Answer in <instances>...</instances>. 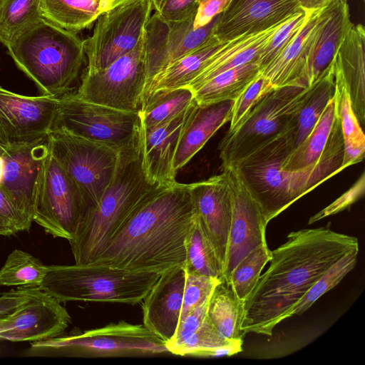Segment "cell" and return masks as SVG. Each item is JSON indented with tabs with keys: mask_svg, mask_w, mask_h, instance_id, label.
<instances>
[{
	"mask_svg": "<svg viewBox=\"0 0 365 365\" xmlns=\"http://www.w3.org/2000/svg\"><path fill=\"white\" fill-rule=\"evenodd\" d=\"M354 250H359L356 237L329 227L290 232L287 241L272 251L268 269L245 300L241 330L272 336L274 328L288 318L294 305L319 277Z\"/></svg>",
	"mask_w": 365,
	"mask_h": 365,
	"instance_id": "cell-1",
	"label": "cell"
},
{
	"mask_svg": "<svg viewBox=\"0 0 365 365\" xmlns=\"http://www.w3.org/2000/svg\"><path fill=\"white\" fill-rule=\"evenodd\" d=\"M195 216L189 184L159 185L92 264L160 275L183 267L185 240Z\"/></svg>",
	"mask_w": 365,
	"mask_h": 365,
	"instance_id": "cell-2",
	"label": "cell"
},
{
	"mask_svg": "<svg viewBox=\"0 0 365 365\" xmlns=\"http://www.w3.org/2000/svg\"><path fill=\"white\" fill-rule=\"evenodd\" d=\"M292 150V138L287 130L232 166L259 206L267 223L343 170L341 165L344 142L337 144L314 165L298 170H282L281 165Z\"/></svg>",
	"mask_w": 365,
	"mask_h": 365,
	"instance_id": "cell-3",
	"label": "cell"
},
{
	"mask_svg": "<svg viewBox=\"0 0 365 365\" xmlns=\"http://www.w3.org/2000/svg\"><path fill=\"white\" fill-rule=\"evenodd\" d=\"M159 185L144 172L139 136L120 151L110 183L68 241L76 264L93 263L140 202Z\"/></svg>",
	"mask_w": 365,
	"mask_h": 365,
	"instance_id": "cell-4",
	"label": "cell"
},
{
	"mask_svg": "<svg viewBox=\"0 0 365 365\" xmlns=\"http://www.w3.org/2000/svg\"><path fill=\"white\" fill-rule=\"evenodd\" d=\"M6 48L41 95L56 98L69 94L86 60L85 40L43 18L20 32Z\"/></svg>",
	"mask_w": 365,
	"mask_h": 365,
	"instance_id": "cell-5",
	"label": "cell"
},
{
	"mask_svg": "<svg viewBox=\"0 0 365 365\" xmlns=\"http://www.w3.org/2000/svg\"><path fill=\"white\" fill-rule=\"evenodd\" d=\"M38 287L60 302H93L135 305L160 274L101 264L50 265Z\"/></svg>",
	"mask_w": 365,
	"mask_h": 365,
	"instance_id": "cell-6",
	"label": "cell"
},
{
	"mask_svg": "<svg viewBox=\"0 0 365 365\" xmlns=\"http://www.w3.org/2000/svg\"><path fill=\"white\" fill-rule=\"evenodd\" d=\"M169 353L165 343L143 324L120 320L104 327L63 336L35 341L29 356H145Z\"/></svg>",
	"mask_w": 365,
	"mask_h": 365,
	"instance_id": "cell-7",
	"label": "cell"
},
{
	"mask_svg": "<svg viewBox=\"0 0 365 365\" xmlns=\"http://www.w3.org/2000/svg\"><path fill=\"white\" fill-rule=\"evenodd\" d=\"M309 86L274 88L249 112L240 127L227 132L218 145L222 168L235 165L261 145L286 131Z\"/></svg>",
	"mask_w": 365,
	"mask_h": 365,
	"instance_id": "cell-8",
	"label": "cell"
},
{
	"mask_svg": "<svg viewBox=\"0 0 365 365\" xmlns=\"http://www.w3.org/2000/svg\"><path fill=\"white\" fill-rule=\"evenodd\" d=\"M71 317L38 287H17L0 296V339L35 341L61 336Z\"/></svg>",
	"mask_w": 365,
	"mask_h": 365,
	"instance_id": "cell-9",
	"label": "cell"
},
{
	"mask_svg": "<svg viewBox=\"0 0 365 365\" xmlns=\"http://www.w3.org/2000/svg\"><path fill=\"white\" fill-rule=\"evenodd\" d=\"M48 135L51 154L80 188L88 212L110 183L120 150L61 129H52Z\"/></svg>",
	"mask_w": 365,
	"mask_h": 365,
	"instance_id": "cell-10",
	"label": "cell"
},
{
	"mask_svg": "<svg viewBox=\"0 0 365 365\" xmlns=\"http://www.w3.org/2000/svg\"><path fill=\"white\" fill-rule=\"evenodd\" d=\"M54 128L121 150L138 140L140 121L138 112L115 109L67 94L60 97Z\"/></svg>",
	"mask_w": 365,
	"mask_h": 365,
	"instance_id": "cell-11",
	"label": "cell"
},
{
	"mask_svg": "<svg viewBox=\"0 0 365 365\" xmlns=\"http://www.w3.org/2000/svg\"><path fill=\"white\" fill-rule=\"evenodd\" d=\"M144 32V31H143ZM147 84L143 34L130 52L104 69H86L74 95L115 109L138 112Z\"/></svg>",
	"mask_w": 365,
	"mask_h": 365,
	"instance_id": "cell-12",
	"label": "cell"
},
{
	"mask_svg": "<svg viewBox=\"0 0 365 365\" xmlns=\"http://www.w3.org/2000/svg\"><path fill=\"white\" fill-rule=\"evenodd\" d=\"M88 211L80 188L50 150L37 189L34 222L53 237L70 241Z\"/></svg>",
	"mask_w": 365,
	"mask_h": 365,
	"instance_id": "cell-13",
	"label": "cell"
},
{
	"mask_svg": "<svg viewBox=\"0 0 365 365\" xmlns=\"http://www.w3.org/2000/svg\"><path fill=\"white\" fill-rule=\"evenodd\" d=\"M153 9V0H128L100 15L91 36L85 40L86 69H104L133 50Z\"/></svg>",
	"mask_w": 365,
	"mask_h": 365,
	"instance_id": "cell-14",
	"label": "cell"
},
{
	"mask_svg": "<svg viewBox=\"0 0 365 365\" xmlns=\"http://www.w3.org/2000/svg\"><path fill=\"white\" fill-rule=\"evenodd\" d=\"M48 134L29 143L6 146L2 155L0 187L18 215L20 231H29L34 222L37 189L50 153Z\"/></svg>",
	"mask_w": 365,
	"mask_h": 365,
	"instance_id": "cell-15",
	"label": "cell"
},
{
	"mask_svg": "<svg viewBox=\"0 0 365 365\" xmlns=\"http://www.w3.org/2000/svg\"><path fill=\"white\" fill-rule=\"evenodd\" d=\"M218 16L209 24L194 28L195 16L178 23H168L156 11L151 14L143 32L146 87L170 63L209 42L213 37L212 30Z\"/></svg>",
	"mask_w": 365,
	"mask_h": 365,
	"instance_id": "cell-16",
	"label": "cell"
},
{
	"mask_svg": "<svg viewBox=\"0 0 365 365\" xmlns=\"http://www.w3.org/2000/svg\"><path fill=\"white\" fill-rule=\"evenodd\" d=\"M60 97L18 94L0 85V144L4 148L47 135L56 120Z\"/></svg>",
	"mask_w": 365,
	"mask_h": 365,
	"instance_id": "cell-17",
	"label": "cell"
},
{
	"mask_svg": "<svg viewBox=\"0 0 365 365\" xmlns=\"http://www.w3.org/2000/svg\"><path fill=\"white\" fill-rule=\"evenodd\" d=\"M227 172L232 190V212L222 281L227 282L237 264L250 252L266 244V222L259 206L235 168Z\"/></svg>",
	"mask_w": 365,
	"mask_h": 365,
	"instance_id": "cell-18",
	"label": "cell"
},
{
	"mask_svg": "<svg viewBox=\"0 0 365 365\" xmlns=\"http://www.w3.org/2000/svg\"><path fill=\"white\" fill-rule=\"evenodd\" d=\"M195 212L222 267L225 263L232 220V190L226 170L190 183Z\"/></svg>",
	"mask_w": 365,
	"mask_h": 365,
	"instance_id": "cell-19",
	"label": "cell"
},
{
	"mask_svg": "<svg viewBox=\"0 0 365 365\" xmlns=\"http://www.w3.org/2000/svg\"><path fill=\"white\" fill-rule=\"evenodd\" d=\"M298 0H234L219 14L212 36L223 43L264 31L303 12Z\"/></svg>",
	"mask_w": 365,
	"mask_h": 365,
	"instance_id": "cell-20",
	"label": "cell"
},
{
	"mask_svg": "<svg viewBox=\"0 0 365 365\" xmlns=\"http://www.w3.org/2000/svg\"><path fill=\"white\" fill-rule=\"evenodd\" d=\"M196 103L195 100L177 116L154 128L144 129L140 125L143 168L151 182L170 185L176 181L177 173L173 169L175 151L182 130Z\"/></svg>",
	"mask_w": 365,
	"mask_h": 365,
	"instance_id": "cell-21",
	"label": "cell"
},
{
	"mask_svg": "<svg viewBox=\"0 0 365 365\" xmlns=\"http://www.w3.org/2000/svg\"><path fill=\"white\" fill-rule=\"evenodd\" d=\"M185 280L183 267L162 274L140 302L143 326L165 343L173 339L178 329Z\"/></svg>",
	"mask_w": 365,
	"mask_h": 365,
	"instance_id": "cell-22",
	"label": "cell"
},
{
	"mask_svg": "<svg viewBox=\"0 0 365 365\" xmlns=\"http://www.w3.org/2000/svg\"><path fill=\"white\" fill-rule=\"evenodd\" d=\"M353 25L347 0H336L322 9L302 75L306 86H310L330 64Z\"/></svg>",
	"mask_w": 365,
	"mask_h": 365,
	"instance_id": "cell-23",
	"label": "cell"
},
{
	"mask_svg": "<svg viewBox=\"0 0 365 365\" xmlns=\"http://www.w3.org/2000/svg\"><path fill=\"white\" fill-rule=\"evenodd\" d=\"M233 101L200 105L197 102L180 135L175 151L173 169L185 165L226 123L230 122Z\"/></svg>",
	"mask_w": 365,
	"mask_h": 365,
	"instance_id": "cell-24",
	"label": "cell"
},
{
	"mask_svg": "<svg viewBox=\"0 0 365 365\" xmlns=\"http://www.w3.org/2000/svg\"><path fill=\"white\" fill-rule=\"evenodd\" d=\"M286 21L264 31L243 34L222 43L207 59L201 70L187 87L193 91L227 70L256 62L258 56L271 36Z\"/></svg>",
	"mask_w": 365,
	"mask_h": 365,
	"instance_id": "cell-25",
	"label": "cell"
},
{
	"mask_svg": "<svg viewBox=\"0 0 365 365\" xmlns=\"http://www.w3.org/2000/svg\"><path fill=\"white\" fill-rule=\"evenodd\" d=\"M350 94L354 112L362 125L365 123V29L353 25L339 45L333 59Z\"/></svg>",
	"mask_w": 365,
	"mask_h": 365,
	"instance_id": "cell-26",
	"label": "cell"
},
{
	"mask_svg": "<svg viewBox=\"0 0 365 365\" xmlns=\"http://www.w3.org/2000/svg\"><path fill=\"white\" fill-rule=\"evenodd\" d=\"M344 141L336 112L334 96L307 138L284 159V170H298L317 163L325 154Z\"/></svg>",
	"mask_w": 365,
	"mask_h": 365,
	"instance_id": "cell-27",
	"label": "cell"
},
{
	"mask_svg": "<svg viewBox=\"0 0 365 365\" xmlns=\"http://www.w3.org/2000/svg\"><path fill=\"white\" fill-rule=\"evenodd\" d=\"M321 10L306 11V22L298 34L279 56L260 71L274 88L292 85L305 86L302 75Z\"/></svg>",
	"mask_w": 365,
	"mask_h": 365,
	"instance_id": "cell-28",
	"label": "cell"
},
{
	"mask_svg": "<svg viewBox=\"0 0 365 365\" xmlns=\"http://www.w3.org/2000/svg\"><path fill=\"white\" fill-rule=\"evenodd\" d=\"M335 91L333 62L309 86L308 92L293 116L287 131L292 138V150L309 134ZM291 151V152H292Z\"/></svg>",
	"mask_w": 365,
	"mask_h": 365,
	"instance_id": "cell-29",
	"label": "cell"
},
{
	"mask_svg": "<svg viewBox=\"0 0 365 365\" xmlns=\"http://www.w3.org/2000/svg\"><path fill=\"white\" fill-rule=\"evenodd\" d=\"M40 8L43 19L77 34L91 27L109 5L108 0H41Z\"/></svg>",
	"mask_w": 365,
	"mask_h": 365,
	"instance_id": "cell-30",
	"label": "cell"
},
{
	"mask_svg": "<svg viewBox=\"0 0 365 365\" xmlns=\"http://www.w3.org/2000/svg\"><path fill=\"white\" fill-rule=\"evenodd\" d=\"M195 101L194 94L188 87L146 91L138 111L141 127L150 129L170 120Z\"/></svg>",
	"mask_w": 365,
	"mask_h": 365,
	"instance_id": "cell-31",
	"label": "cell"
},
{
	"mask_svg": "<svg viewBox=\"0 0 365 365\" xmlns=\"http://www.w3.org/2000/svg\"><path fill=\"white\" fill-rule=\"evenodd\" d=\"M260 74L256 62L227 70L192 91L198 104L234 101Z\"/></svg>",
	"mask_w": 365,
	"mask_h": 365,
	"instance_id": "cell-32",
	"label": "cell"
},
{
	"mask_svg": "<svg viewBox=\"0 0 365 365\" xmlns=\"http://www.w3.org/2000/svg\"><path fill=\"white\" fill-rule=\"evenodd\" d=\"M243 312L244 303L225 282L218 283L210 294L206 317L219 334L228 340H242Z\"/></svg>",
	"mask_w": 365,
	"mask_h": 365,
	"instance_id": "cell-33",
	"label": "cell"
},
{
	"mask_svg": "<svg viewBox=\"0 0 365 365\" xmlns=\"http://www.w3.org/2000/svg\"><path fill=\"white\" fill-rule=\"evenodd\" d=\"M221 43L213 36L204 46L170 63L151 80L144 93L187 87Z\"/></svg>",
	"mask_w": 365,
	"mask_h": 365,
	"instance_id": "cell-34",
	"label": "cell"
},
{
	"mask_svg": "<svg viewBox=\"0 0 365 365\" xmlns=\"http://www.w3.org/2000/svg\"><path fill=\"white\" fill-rule=\"evenodd\" d=\"M242 340L222 337L205 317L202 325L182 342L166 346L170 354L178 356H231L242 351Z\"/></svg>",
	"mask_w": 365,
	"mask_h": 365,
	"instance_id": "cell-35",
	"label": "cell"
},
{
	"mask_svg": "<svg viewBox=\"0 0 365 365\" xmlns=\"http://www.w3.org/2000/svg\"><path fill=\"white\" fill-rule=\"evenodd\" d=\"M185 245L186 258L183 268L186 273L222 280V267L197 214Z\"/></svg>",
	"mask_w": 365,
	"mask_h": 365,
	"instance_id": "cell-36",
	"label": "cell"
},
{
	"mask_svg": "<svg viewBox=\"0 0 365 365\" xmlns=\"http://www.w3.org/2000/svg\"><path fill=\"white\" fill-rule=\"evenodd\" d=\"M48 267L29 252L14 250L0 269V285L39 287Z\"/></svg>",
	"mask_w": 365,
	"mask_h": 365,
	"instance_id": "cell-37",
	"label": "cell"
},
{
	"mask_svg": "<svg viewBox=\"0 0 365 365\" xmlns=\"http://www.w3.org/2000/svg\"><path fill=\"white\" fill-rule=\"evenodd\" d=\"M41 0H0V42L6 47L25 29L42 19Z\"/></svg>",
	"mask_w": 365,
	"mask_h": 365,
	"instance_id": "cell-38",
	"label": "cell"
},
{
	"mask_svg": "<svg viewBox=\"0 0 365 365\" xmlns=\"http://www.w3.org/2000/svg\"><path fill=\"white\" fill-rule=\"evenodd\" d=\"M272 258V250L263 244L246 255L231 272L226 284L242 303L248 298L261 275V272Z\"/></svg>",
	"mask_w": 365,
	"mask_h": 365,
	"instance_id": "cell-39",
	"label": "cell"
},
{
	"mask_svg": "<svg viewBox=\"0 0 365 365\" xmlns=\"http://www.w3.org/2000/svg\"><path fill=\"white\" fill-rule=\"evenodd\" d=\"M359 250L350 251L334 262L294 305L288 318L301 315L328 291L336 286L356 266Z\"/></svg>",
	"mask_w": 365,
	"mask_h": 365,
	"instance_id": "cell-40",
	"label": "cell"
},
{
	"mask_svg": "<svg viewBox=\"0 0 365 365\" xmlns=\"http://www.w3.org/2000/svg\"><path fill=\"white\" fill-rule=\"evenodd\" d=\"M334 103L343 133L344 146L365 147V135L354 112L347 85L340 71L334 67Z\"/></svg>",
	"mask_w": 365,
	"mask_h": 365,
	"instance_id": "cell-41",
	"label": "cell"
},
{
	"mask_svg": "<svg viewBox=\"0 0 365 365\" xmlns=\"http://www.w3.org/2000/svg\"><path fill=\"white\" fill-rule=\"evenodd\" d=\"M306 19V11L298 13L273 34L256 61L260 71L283 52L303 27Z\"/></svg>",
	"mask_w": 365,
	"mask_h": 365,
	"instance_id": "cell-42",
	"label": "cell"
},
{
	"mask_svg": "<svg viewBox=\"0 0 365 365\" xmlns=\"http://www.w3.org/2000/svg\"><path fill=\"white\" fill-rule=\"evenodd\" d=\"M273 89L269 81L260 73L233 101L230 127L227 132L236 130L252 108Z\"/></svg>",
	"mask_w": 365,
	"mask_h": 365,
	"instance_id": "cell-43",
	"label": "cell"
},
{
	"mask_svg": "<svg viewBox=\"0 0 365 365\" xmlns=\"http://www.w3.org/2000/svg\"><path fill=\"white\" fill-rule=\"evenodd\" d=\"M221 281L219 278L185 272L182 304L179 323L190 312L210 297L215 287Z\"/></svg>",
	"mask_w": 365,
	"mask_h": 365,
	"instance_id": "cell-44",
	"label": "cell"
},
{
	"mask_svg": "<svg viewBox=\"0 0 365 365\" xmlns=\"http://www.w3.org/2000/svg\"><path fill=\"white\" fill-rule=\"evenodd\" d=\"M365 174L362 173L355 183L330 205L311 217L309 225H312L330 215L337 214L349 207L364 194Z\"/></svg>",
	"mask_w": 365,
	"mask_h": 365,
	"instance_id": "cell-45",
	"label": "cell"
},
{
	"mask_svg": "<svg viewBox=\"0 0 365 365\" xmlns=\"http://www.w3.org/2000/svg\"><path fill=\"white\" fill-rule=\"evenodd\" d=\"M197 0H163L158 15L168 23H178L195 16Z\"/></svg>",
	"mask_w": 365,
	"mask_h": 365,
	"instance_id": "cell-46",
	"label": "cell"
},
{
	"mask_svg": "<svg viewBox=\"0 0 365 365\" xmlns=\"http://www.w3.org/2000/svg\"><path fill=\"white\" fill-rule=\"evenodd\" d=\"M209 299L210 297L198 305L179 323L175 336L165 343V346L182 342L202 325L206 317Z\"/></svg>",
	"mask_w": 365,
	"mask_h": 365,
	"instance_id": "cell-47",
	"label": "cell"
},
{
	"mask_svg": "<svg viewBox=\"0 0 365 365\" xmlns=\"http://www.w3.org/2000/svg\"><path fill=\"white\" fill-rule=\"evenodd\" d=\"M19 232L21 231L18 215L0 187V235L10 236Z\"/></svg>",
	"mask_w": 365,
	"mask_h": 365,
	"instance_id": "cell-48",
	"label": "cell"
},
{
	"mask_svg": "<svg viewBox=\"0 0 365 365\" xmlns=\"http://www.w3.org/2000/svg\"><path fill=\"white\" fill-rule=\"evenodd\" d=\"M234 0H197L194 28L209 24L216 16L225 11Z\"/></svg>",
	"mask_w": 365,
	"mask_h": 365,
	"instance_id": "cell-49",
	"label": "cell"
},
{
	"mask_svg": "<svg viewBox=\"0 0 365 365\" xmlns=\"http://www.w3.org/2000/svg\"><path fill=\"white\" fill-rule=\"evenodd\" d=\"M304 11L322 9L336 0H298Z\"/></svg>",
	"mask_w": 365,
	"mask_h": 365,
	"instance_id": "cell-50",
	"label": "cell"
},
{
	"mask_svg": "<svg viewBox=\"0 0 365 365\" xmlns=\"http://www.w3.org/2000/svg\"><path fill=\"white\" fill-rule=\"evenodd\" d=\"M108 5H109V9L112 8V7H114L120 4H122L126 1H128V0H108Z\"/></svg>",
	"mask_w": 365,
	"mask_h": 365,
	"instance_id": "cell-51",
	"label": "cell"
},
{
	"mask_svg": "<svg viewBox=\"0 0 365 365\" xmlns=\"http://www.w3.org/2000/svg\"><path fill=\"white\" fill-rule=\"evenodd\" d=\"M163 0H153V9H155V11H157Z\"/></svg>",
	"mask_w": 365,
	"mask_h": 365,
	"instance_id": "cell-52",
	"label": "cell"
},
{
	"mask_svg": "<svg viewBox=\"0 0 365 365\" xmlns=\"http://www.w3.org/2000/svg\"><path fill=\"white\" fill-rule=\"evenodd\" d=\"M4 172V159L1 155H0V182L1 180Z\"/></svg>",
	"mask_w": 365,
	"mask_h": 365,
	"instance_id": "cell-53",
	"label": "cell"
},
{
	"mask_svg": "<svg viewBox=\"0 0 365 365\" xmlns=\"http://www.w3.org/2000/svg\"><path fill=\"white\" fill-rule=\"evenodd\" d=\"M5 151V148L0 144V155L2 156Z\"/></svg>",
	"mask_w": 365,
	"mask_h": 365,
	"instance_id": "cell-54",
	"label": "cell"
},
{
	"mask_svg": "<svg viewBox=\"0 0 365 365\" xmlns=\"http://www.w3.org/2000/svg\"></svg>",
	"mask_w": 365,
	"mask_h": 365,
	"instance_id": "cell-55",
	"label": "cell"
}]
</instances>
